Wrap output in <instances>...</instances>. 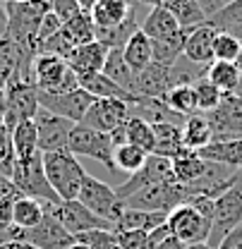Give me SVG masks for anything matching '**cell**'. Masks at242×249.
Here are the masks:
<instances>
[{
    "instance_id": "obj_1",
    "label": "cell",
    "mask_w": 242,
    "mask_h": 249,
    "mask_svg": "<svg viewBox=\"0 0 242 249\" xmlns=\"http://www.w3.org/2000/svg\"><path fill=\"white\" fill-rule=\"evenodd\" d=\"M7 12V29L5 36L12 38L15 43H19L24 51H29L31 55L38 53V27L43 22V17L51 12V2L48 0H29V2H7L5 5Z\"/></svg>"
},
{
    "instance_id": "obj_2",
    "label": "cell",
    "mask_w": 242,
    "mask_h": 249,
    "mask_svg": "<svg viewBox=\"0 0 242 249\" xmlns=\"http://www.w3.org/2000/svg\"><path fill=\"white\" fill-rule=\"evenodd\" d=\"M43 170H46L51 187L60 196V201H72L79 196V189H82L87 173H84L82 163L77 160V156H72L70 151L43 154Z\"/></svg>"
},
{
    "instance_id": "obj_3",
    "label": "cell",
    "mask_w": 242,
    "mask_h": 249,
    "mask_svg": "<svg viewBox=\"0 0 242 249\" xmlns=\"http://www.w3.org/2000/svg\"><path fill=\"white\" fill-rule=\"evenodd\" d=\"M34 84L43 93H70L79 89V77L65 58L38 53L34 58Z\"/></svg>"
},
{
    "instance_id": "obj_4",
    "label": "cell",
    "mask_w": 242,
    "mask_h": 249,
    "mask_svg": "<svg viewBox=\"0 0 242 249\" xmlns=\"http://www.w3.org/2000/svg\"><path fill=\"white\" fill-rule=\"evenodd\" d=\"M12 182L22 192V196L38 199L43 204H60V196L51 187L43 170V154H36L27 160H15L12 165Z\"/></svg>"
},
{
    "instance_id": "obj_5",
    "label": "cell",
    "mask_w": 242,
    "mask_h": 249,
    "mask_svg": "<svg viewBox=\"0 0 242 249\" xmlns=\"http://www.w3.org/2000/svg\"><path fill=\"white\" fill-rule=\"evenodd\" d=\"M238 225H242V170L238 180L233 182V187L228 192H223L218 199H213V225L206 245L218 249L223 237L230 230H235Z\"/></svg>"
},
{
    "instance_id": "obj_6",
    "label": "cell",
    "mask_w": 242,
    "mask_h": 249,
    "mask_svg": "<svg viewBox=\"0 0 242 249\" xmlns=\"http://www.w3.org/2000/svg\"><path fill=\"white\" fill-rule=\"evenodd\" d=\"M182 204H187V192L175 180L144 187V189H139L137 194H132L125 201L127 209H134V211H161V213H170L173 209H178Z\"/></svg>"
},
{
    "instance_id": "obj_7",
    "label": "cell",
    "mask_w": 242,
    "mask_h": 249,
    "mask_svg": "<svg viewBox=\"0 0 242 249\" xmlns=\"http://www.w3.org/2000/svg\"><path fill=\"white\" fill-rule=\"evenodd\" d=\"M77 201H82L91 213H96L98 218H103V220H108V223H113V225H115V223L120 220V216L125 213V204L118 199L115 189L108 187L103 180L89 175V173H87V178H84V182H82Z\"/></svg>"
},
{
    "instance_id": "obj_8",
    "label": "cell",
    "mask_w": 242,
    "mask_h": 249,
    "mask_svg": "<svg viewBox=\"0 0 242 249\" xmlns=\"http://www.w3.org/2000/svg\"><path fill=\"white\" fill-rule=\"evenodd\" d=\"M67 151L72 156L93 158V160L103 163L108 170H115V165H113L115 146L111 142V134H106V132H96L84 124H74L70 132V139H67Z\"/></svg>"
},
{
    "instance_id": "obj_9",
    "label": "cell",
    "mask_w": 242,
    "mask_h": 249,
    "mask_svg": "<svg viewBox=\"0 0 242 249\" xmlns=\"http://www.w3.org/2000/svg\"><path fill=\"white\" fill-rule=\"evenodd\" d=\"M34 58L12 38H0V89L5 91L10 84L17 82H34Z\"/></svg>"
},
{
    "instance_id": "obj_10",
    "label": "cell",
    "mask_w": 242,
    "mask_h": 249,
    "mask_svg": "<svg viewBox=\"0 0 242 249\" xmlns=\"http://www.w3.org/2000/svg\"><path fill=\"white\" fill-rule=\"evenodd\" d=\"M166 225H168L170 235H175L185 245H202V242H209L213 223L202 216L192 204H182L168 213Z\"/></svg>"
},
{
    "instance_id": "obj_11",
    "label": "cell",
    "mask_w": 242,
    "mask_h": 249,
    "mask_svg": "<svg viewBox=\"0 0 242 249\" xmlns=\"http://www.w3.org/2000/svg\"><path fill=\"white\" fill-rule=\"evenodd\" d=\"M46 209L60 220V225L72 237H77L82 232H89V230H113L115 232L113 223H108V220L98 218L96 213H91L89 209L82 201H77V199L60 201V204H46Z\"/></svg>"
},
{
    "instance_id": "obj_12",
    "label": "cell",
    "mask_w": 242,
    "mask_h": 249,
    "mask_svg": "<svg viewBox=\"0 0 242 249\" xmlns=\"http://www.w3.org/2000/svg\"><path fill=\"white\" fill-rule=\"evenodd\" d=\"M38 108V89L34 82H17L5 89V127L10 132L19 123L34 120Z\"/></svg>"
},
{
    "instance_id": "obj_13",
    "label": "cell",
    "mask_w": 242,
    "mask_h": 249,
    "mask_svg": "<svg viewBox=\"0 0 242 249\" xmlns=\"http://www.w3.org/2000/svg\"><path fill=\"white\" fill-rule=\"evenodd\" d=\"M211 127V142H230L242 137V98L235 93H223L218 108L204 115Z\"/></svg>"
},
{
    "instance_id": "obj_14",
    "label": "cell",
    "mask_w": 242,
    "mask_h": 249,
    "mask_svg": "<svg viewBox=\"0 0 242 249\" xmlns=\"http://www.w3.org/2000/svg\"><path fill=\"white\" fill-rule=\"evenodd\" d=\"M170 180H175V175H173V160L151 154L147 158V163H144V168H142L139 173H134L132 178H127L122 185L113 187V189H115L118 199L125 204V201H127L132 194H137L139 189L158 185V182H170Z\"/></svg>"
},
{
    "instance_id": "obj_15",
    "label": "cell",
    "mask_w": 242,
    "mask_h": 249,
    "mask_svg": "<svg viewBox=\"0 0 242 249\" xmlns=\"http://www.w3.org/2000/svg\"><path fill=\"white\" fill-rule=\"evenodd\" d=\"M93 101H96V98H93L89 91H84L82 87L70 93L38 91V106H41L43 110H48V113H53V115H60V118H65V120H70V123H74V124H79L84 120V115H87V110L91 108Z\"/></svg>"
},
{
    "instance_id": "obj_16",
    "label": "cell",
    "mask_w": 242,
    "mask_h": 249,
    "mask_svg": "<svg viewBox=\"0 0 242 249\" xmlns=\"http://www.w3.org/2000/svg\"><path fill=\"white\" fill-rule=\"evenodd\" d=\"M127 120H130V106H127V101H120V98H96L91 103V108L87 110L84 120L79 124L91 127L96 132L111 134L113 129L122 127Z\"/></svg>"
},
{
    "instance_id": "obj_17",
    "label": "cell",
    "mask_w": 242,
    "mask_h": 249,
    "mask_svg": "<svg viewBox=\"0 0 242 249\" xmlns=\"http://www.w3.org/2000/svg\"><path fill=\"white\" fill-rule=\"evenodd\" d=\"M36 134H38V151L51 154V151H67V139L74 123L65 120L60 115H53L43 108H38L36 118Z\"/></svg>"
},
{
    "instance_id": "obj_18",
    "label": "cell",
    "mask_w": 242,
    "mask_h": 249,
    "mask_svg": "<svg viewBox=\"0 0 242 249\" xmlns=\"http://www.w3.org/2000/svg\"><path fill=\"white\" fill-rule=\"evenodd\" d=\"M24 242L34 245L36 249H70L74 245V237L62 228L60 220L46 209L43 220L36 228L24 230Z\"/></svg>"
},
{
    "instance_id": "obj_19",
    "label": "cell",
    "mask_w": 242,
    "mask_h": 249,
    "mask_svg": "<svg viewBox=\"0 0 242 249\" xmlns=\"http://www.w3.org/2000/svg\"><path fill=\"white\" fill-rule=\"evenodd\" d=\"M170 89H173V82H170V67L168 65L151 62L139 74H134V96L163 98Z\"/></svg>"
},
{
    "instance_id": "obj_20",
    "label": "cell",
    "mask_w": 242,
    "mask_h": 249,
    "mask_svg": "<svg viewBox=\"0 0 242 249\" xmlns=\"http://www.w3.org/2000/svg\"><path fill=\"white\" fill-rule=\"evenodd\" d=\"M218 31L213 29L211 24H199L189 31L187 43H185V55L187 60L197 62V65H211L213 62V38Z\"/></svg>"
},
{
    "instance_id": "obj_21",
    "label": "cell",
    "mask_w": 242,
    "mask_h": 249,
    "mask_svg": "<svg viewBox=\"0 0 242 249\" xmlns=\"http://www.w3.org/2000/svg\"><path fill=\"white\" fill-rule=\"evenodd\" d=\"M106 55H108V48L101 41H91V43H84V46H77L70 53L67 65L74 70L77 77L79 74H93V72H101L103 70Z\"/></svg>"
},
{
    "instance_id": "obj_22",
    "label": "cell",
    "mask_w": 242,
    "mask_h": 249,
    "mask_svg": "<svg viewBox=\"0 0 242 249\" xmlns=\"http://www.w3.org/2000/svg\"><path fill=\"white\" fill-rule=\"evenodd\" d=\"M130 10H132L130 0H96L91 5L89 15L96 29H113L127 19Z\"/></svg>"
},
{
    "instance_id": "obj_23",
    "label": "cell",
    "mask_w": 242,
    "mask_h": 249,
    "mask_svg": "<svg viewBox=\"0 0 242 249\" xmlns=\"http://www.w3.org/2000/svg\"><path fill=\"white\" fill-rule=\"evenodd\" d=\"M139 29L144 31L151 41H156V38H166V36L178 34L182 27H180V22L173 17L170 10H166L163 5H156V7H151L147 12V17L142 19V27Z\"/></svg>"
},
{
    "instance_id": "obj_24",
    "label": "cell",
    "mask_w": 242,
    "mask_h": 249,
    "mask_svg": "<svg viewBox=\"0 0 242 249\" xmlns=\"http://www.w3.org/2000/svg\"><path fill=\"white\" fill-rule=\"evenodd\" d=\"M79 87L84 91H89L93 98H120L132 103L137 96L130 91H125L122 87H118L115 82H111L103 72H93V74H79Z\"/></svg>"
},
{
    "instance_id": "obj_25",
    "label": "cell",
    "mask_w": 242,
    "mask_h": 249,
    "mask_svg": "<svg viewBox=\"0 0 242 249\" xmlns=\"http://www.w3.org/2000/svg\"><path fill=\"white\" fill-rule=\"evenodd\" d=\"M153 127V137H156V149L153 154L156 156H163V158H178L185 149L182 144V127L178 124H170V123H158L151 124Z\"/></svg>"
},
{
    "instance_id": "obj_26",
    "label": "cell",
    "mask_w": 242,
    "mask_h": 249,
    "mask_svg": "<svg viewBox=\"0 0 242 249\" xmlns=\"http://www.w3.org/2000/svg\"><path fill=\"white\" fill-rule=\"evenodd\" d=\"M122 55H125V62L130 65V70H132L134 74H139L147 65L153 62L151 38L139 29L137 34H132V38L122 46Z\"/></svg>"
},
{
    "instance_id": "obj_27",
    "label": "cell",
    "mask_w": 242,
    "mask_h": 249,
    "mask_svg": "<svg viewBox=\"0 0 242 249\" xmlns=\"http://www.w3.org/2000/svg\"><path fill=\"white\" fill-rule=\"evenodd\" d=\"M189 31L192 29H180L178 34H173V36H166V38H156V41H151L153 62H161V65L173 67V65L185 55V43H187Z\"/></svg>"
},
{
    "instance_id": "obj_28",
    "label": "cell",
    "mask_w": 242,
    "mask_h": 249,
    "mask_svg": "<svg viewBox=\"0 0 242 249\" xmlns=\"http://www.w3.org/2000/svg\"><path fill=\"white\" fill-rule=\"evenodd\" d=\"M166 218H168V213H161V211H134V209H127L125 206V213L115 223V232H122V230L151 232L156 228L166 225Z\"/></svg>"
},
{
    "instance_id": "obj_29",
    "label": "cell",
    "mask_w": 242,
    "mask_h": 249,
    "mask_svg": "<svg viewBox=\"0 0 242 249\" xmlns=\"http://www.w3.org/2000/svg\"><path fill=\"white\" fill-rule=\"evenodd\" d=\"M182 144L185 149L199 154L202 149H206L211 144V127L206 123V118L202 113H194L189 115L185 124H182Z\"/></svg>"
},
{
    "instance_id": "obj_30",
    "label": "cell",
    "mask_w": 242,
    "mask_h": 249,
    "mask_svg": "<svg viewBox=\"0 0 242 249\" xmlns=\"http://www.w3.org/2000/svg\"><path fill=\"white\" fill-rule=\"evenodd\" d=\"M101 72L111 82H115L118 87H122L125 91L134 93V72L125 62L122 48H108V55H106V62H103V70Z\"/></svg>"
},
{
    "instance_id": "obj_31",
    "label": "cell",
    "mask_w": 242,
    "mask_h": 249,
    "mask_svg": "<svg viewBox=\"0 0 242 249\" xmlns=\"http://www.w3.org/2000/svg\"><path fill=\"white\" fill-rule=\"evenodd\" d=\"M139 27H142V19H137V7L132 5V10L122 24L113 27V29H96V41H101L106 48H122L132 38V34L139 31Z\"/></svg>"
},
{
    "instance_id": "obj_32",
    "label": "cell",
    "mask_w": 242,
    "mask_h": 249,
    "mask_svg": "<svg viewBox=\"0 0 242 249\" xmlns=\"http://www.w3.org/2000/svg\"><path fill=\"white\" fill-rule=\"evenodd\" d=\"M206 24H211L216 31L230 34L238 41H242V0H233V2L223 5L213 17L206 19Z\"/></svg>"
},
{
    "instance_id": "obj_33",
    "label": "cell",
    "mask_w": 242,
    "mask_h": 249,
    "mask_svg": "<svg viewBox=\"0 0 242 249\" xmlns=\"http://www.w3.org/2000/svg\"><path fill=\"white\" fill-rule=\"evenodd\" d=\"M10 134H12L15 160H27L31 156L41 154V151H38V134H36V123H34V120L19 123Z\"/></svg>"
},
{
    "instance_id": "obj_34",
    "label": "cell",
    "mask_w": 242,
    "mask_h": 249,
    "mask_svg": "<svg viewBox=\"0 0 242 249\" xmlns=\"http://www.w3.org/2000/svg\"><path fill=\"white\" fill-rule=\"evenodd\" d=\"M204 168H206V160L189 149L182 151L178 158H173V175H175V182H180L182 187L197 182L204 175Z\"/></svg>"
},
{
    "instance_id": "obj_35",
    "label": "cell",
    "mask_w": 242,
    "mask_h": 249,
    "mask_svg": "<svg viewBox=\"0 0 242 249\" xmlns=\"http://www.w3.org/2000/svg\"><path fill=\"white\" fill-rule=\"evenodd\" d=\"M202 158L216 160V163H225L230 168L242 170V137L240 139H230V142H211L206 149L199 151Z\"/></svg>"
},
{
    "instance_id": "obj_36",
    "label": "cell",
    "mask_w": 242,
    "mask_h": 249,
    "mask_svg": "<svg viewBox=\"0 0 242 249\" xmlns=\"http://www.w3.org/2000/svg\"><path fill=\"white\" fill-rule=\"evenodd\" d=\"M46 216V204L38 201V199H31V196H19L15 201V209H12V223L19 228V230H31L36 228Z\"/></svg>"
},
{
    "instance_id": "obj_37",
    "label": "cell",
    "mask_w": 242,
    "mask_h": 249,
    "mask_svg": "<svg viewBox=\"0 0 242 249\" xmlns=\"http://www.w3.org/2000/svg\"><path fill=\"white\" fill-rule=\"evenodd\" d=\"M240 77H242V72L235 62L213 60L211 65H209V70H206V79L223 93H235L238 84H240Z\"/></svg>"
},
{
    "instance_id": "obj_38",
    "label": "cell",
    "mask_w": 242,
    "mask_h": 249,
    "mask_svg": "<svg viewBox=\"0 0 242 249\" xmlns=\"http://www.w3.org/2000/svg\"><path fill=\"white\" fill-rule=\"evenodd\" d=\"M161 5L173 12V17L180 22L182 29H194L206 22V15L194 0H161Z\"/></svg>"
},
{
    "instance_id": "obj_39",
    "label": "cell",
    "mask_w": 242,
    "mask_h": 249,
    "mask_svg": "<svg viewBox=\"0 0 242 249\" xmlns=\"http://www.w3.org/2000/svg\"><path fill=\"white\" fill-rule=\"evenodd\" d=\"M149 154L132 146V144H122L113 151V165H115V173H127V178H132L134 173H139L144 168Z\"/></svg>"
},
{
    "instance_id": "obj_40",
    "label": "cell",
    "mask_w": 242,
    "mask_h": 249,
    "mask_svg": "<svg viewBox=\"0 0 242 249\" xmlns=\"http://www.w3.org/2000/svg\"><path fill=\"white\" fill-rule=\"evenodd\" d=\"M125 134H127V144L147 151L151 156L153 149H156V137H153V127L139 118H130L125 123Z\"/></svg>"
},
{
    "instance_id": "obj_41",
    "label": "cell",
    "mask_w": 242,
    "mask_h": 249,
    "mask_svg": "<svg viewBox=\"0 0 242 249\" xmlns=\"http://www.w3.org/2000/svg\"><path fill=\"white\" fill-rule=\"evenodd\" d=\"M163 103L173 110V113H178L182 118H189V115H194L197 113V98H194V87H173L170 91L163 96Z\"/></svg>"
},
{
    "instance_id": "obj_42",
    "label": "cell",
    "mask_w": 242,
    "mask_h": 249,
    "mask_svg": "<svg viewBox=\"0 0 242 249\" xmlns=\"http://www.w3.org/2000/svg\"><path fill=\"white\" fill-rule=\"evenodd\" d=\"M65 29L70 31V36H72V41L77 46H84V43L96 41V24H93V19H91V15L87 10H82L74 19H70L65 24Z\"/></svg>"
},
{
    "instance_id": "obj_43",
    "label": "cell",
    "mask_w": 242,
    "mask_h": 249,
    "mask_svg": "<svg viewBox=\"0 0 242 249\" xmlns=\"http://www.w3.org/2000/svg\"><path fill=\"white\" fill-rule=\"evenodd\" d=\"M194 98H197V113L206 115L213 108H218V103L223 101V91H218L211 82L204 77L194 84Z\"/></svg>"
},
{
    "instance_id": "obj_44",
    "label": "cell",
    "mask_w": 242,
    "mask_h": 249,
    "mask_svg": "<svg viewBox=\"0 0 242 249\" xmlns=\"http://www.w3.org/2000/svg\"><path fill=\"white\" fill-rule=\"evenodd\" d=\"M242 51V41H238L235 36L230 34H223L218 31L216 38H213V60L218 62H238Z\"/></svg>"
},
{
    "instance_id": "obj_45",
    "label": "cell",
    "mask_w": 242,
    "mask_h": 249,
    "mask_svg": "<svg viewBox=\"0 0 242 249\" xmlns=\"http://www.w3.org/2000/svg\"><path fill=\"white\" fill-rule=\"evenodd\" d=\"M77 48V43L72 41V36H70V31L62 27L56 36H51L46 43H41L38 46V53H48V55H58V58H70V53Z\"/></svg>"
},
{
    "instance_id": "obj_46",
    "label": "cell",
    "mask_w": 242,
    "mask_h": 249,
    "mask_svg": "<svg viewBox=\"0 0 242 249\" xmlns=\"http://www.w3.org/2000/svg\"><path fill=\"white\" fill-rule=\"evenodd\" d=\"M48 2H51V12L60 17L62 24H67L82 12V5L77 0H48Z\"/></svg>"
},
{
    "instance_id": "obj_47",
    "label": "cell",
    "mask_w": 242,
    "mask_h": 249,
    "mask_svg": "<svg viewBox=\"0 0 242 249\" xmlns=\"http://www.w3.org/2000/svg\"><path fill=\"white\" fill-rule=\"evenodd\" d=\"M65 24H62V19L58 15H53V12H48L46 17H43V22H41V27H38V36H36V41H38V46L41 43H46L51 36H56L58 31L62 29ZM38 55V53H36Z\"/></svg>"
},
{
    "instance_id": "obj_48",
    "label": "cell",
    "mask_w": 242,
    "mask_h": 249,
    "mask_svg": "<svg viewBox=\"0 0 242 249\" xmlns=\"http://www.w3.org/2000/svg\"><path fill=\"white\" fill-rule=\"evenodd\" d=\"M15 158V151H12V134L10 129L2 124L0 127V163H7Z\"/></svg>"
},
{
    "instance_id": "obj_49",
    "label": "cell",
    "mask_w": 242,
    "mask_h": 249,
    "mask_svg": "<svg viewBox=\"0 0 242 249\" xmlns=\"http://www.w3.org/2000/svg\"><path fill=\"white\" fill-rule=\"evenodd\" d=\"M19 196H0V225H15L12 223V209Z\"/></svg>"
},
{
    "instance_id": "obj_50",
    "label": "cell",
    "mask_w": 242,
    "mask_h": 249,
    "mask_svg": "<svg viewBox=\"0 0 242 249\" xmlns=\"http://www.w3.org/2000/svg\"><path fill=\"white\" fill-rule=\"evenodd\" d=\"M218 249H242V225H238L235 230H230L223 242L218 245Z\"/></svg>"
},
{
    "instance_id": "obj_51",
    "label": "cell",
    "mask_w": 242,
    "mask_h": 249,
    "mask_svg": "<svg viewBox=\"0 0 242 249\" xmlns=\"http://www.w3.org/2000/svg\"><path fill=\"white\" fill-rule=\"evenodd\" d=\"M194 2L202 7V12L206 15V19H209V17H213V15H216V12H218L223 5H225L223 0H194Z\"/></svg>"
},
{
    "instance_id": "obj_52",
    "label": "cell",
    "mask_w": 242,
    "mask_h": 249,
    "mask_svg": "<svg viewBox=\"0 0 242 249\" xmlns=\"http://www.w3.org/2000/svg\"><path fill=\"white\" fill-rule=\"evenodd\" d=\"M153 249H187V245H185L182 240H178L175 235H166Z\"/></svg>"
},
{
    "instance_id": "obj_53",
    "label": "cell",
    "mask_w": 242,
    "mask_h": 249,
    "mask_svg": "<svg viewBox=\"0 0 242 249\" xmlns=\"http://www.w3.org/2000/svg\"><path fill=\"white\" fill-rule=\"evenodd\" d=\"M0 249H36L34 245L24 242V240H17V242H7V245H0Z\"/></svg>"
},
{
    "instance_id": "obj_54",
    "label": "cell",
    "mask_w": 242,
    "mask_h": 249,
    "mask_svg": "<svg viewBox=\"0 0 242 249\" xmlns=\"http://www.w3.org/2000/svg\"><path fill=\"white\" fill-rule=\"evenodd\" d=\"M5 29H7V12H5V5H0V38L5 36Z\"/></svg>"
},
{
    "instance_id": "obj_55",
    "label": "cell",
    "mask_w": 242,
    "mask_h": 249,
    "mask_svg": "<svg viewBox=\"0 0 242 249\" xmlns=\"http://www.w3.org/2000/svg\"><path fill=\"white\" fill-rule=\"evenodd\" d=\"M5 124V91L0 89V127Z\"/></svg>"
},
{
    "instance_id": "obj_56",
    "label": "cell",
    "mask_w": 242,
    "mask_h": 249,
    "mask_svg": "<svg viewBox=\"0 0 242 249\" xmlns=\"http://www.w3.org/2000/svg\"><path fill=\"white\" fill-rule=\"evenodd\" d=\"M132 2V0H130ZM134 2H139V5H149V7H156V5H161V0H134Z\"/></svg>"
},
{
    "instance_id": "obj_57",
    "label": "cell",
    "mask_w": 242,
    "mask_h": 249,
    "mask_svg": "<svg viewBox=\"0 0 242 249\" xmlns=\"http://www.w3.org/2000/svg\"><path fill=\"white\" fill-rule=\"evenodd\" d=\"M187 249H213V247H209L206 242H202V245H187Z\"/></svg>"
},
{
    "instance_id": "obj_58",
    "label": "cell",
    "mask_w": 242,
    "mask_h": 249,
    "mask_svg": "<svg viewBox=\"0 0 242 249\" xmlns=\"http://www.w3.org/2000/svg\"><path fill=\"white\" fill-rule=\"evenodd\" d=\"M70 249H89V247H84V245H77V242H74V245H72Z\"/></svg>"
},
{
    "instance_id": "obj_59",
    "label": "cell",
    "mask_w": 242,
    "mask_h": 249,
    "mask_svg": "<svg viewBox=\"0 0 242 249\" xmlns=\"http://www.w3.org/2000/svg\"><path fill=\"white\" fill-rule=\"evenodd\" d=\"M238 67H240V72H242V51H240V58H238V62H235Z\"/></svg>"
},
{
    "instance_id": "obj_60",
    "label": "cell",
    "mask_w": 242,
    "mask_h": 249,
    "mask_svg": "<svg viewBox=\"0 0 242 249\" xmlns=\"http://www.w3.org/2000/svg\"><path fill=\"white\" fill-rule=\"evenodd\" d=\"M7 2H12V0H0V5H7Z\"/></svg>"
},
{
    "instance_id": "obj_61",
    "label": "cell",
    "mask_w": 242,
    "mask_h": 249,
    "mask_svg": "<svg viewBox=\"0 0 242 249\" xmlns=\"http://www.w3.org/2000/svg\"><path fill=\"white\" fill-rule=\"evenodd\" d=\"M12 2H29V0H12Z\"/></svg>"
},
{
    "instance_id": "obj_62",
    "label": "cell",
    "mask_w": 242,
    "mask_h": 249,
    "mask_svg": "<svg viewBox=\"0 0 242 249\" xmlns=\"http://www.w3.org/2000/svg\"><path fill=\"white\" fill-rule=\"evenodd\" d=\"M223 2H225V5H228V2H233V0H223Z\"/></svg>"
}]
</instances>
